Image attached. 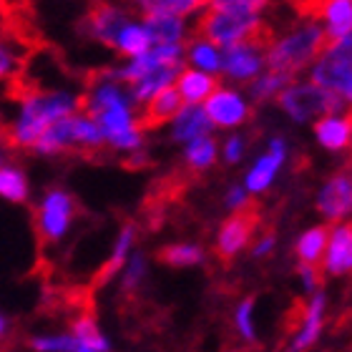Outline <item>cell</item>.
<instances>
[{
  "label": "cell",
  "instance_id": "6da1fadb",
  "mask_svg": "<svg viewBox=\"0 0 352 352\" xmlns=\"http://www.w3.org/2000/svg\"><path fill=\"white\" fill-rule=\"evenodd\" d=\"M81 111L96 121L109 148L126 156L144 151L146 129L141 124V109L113 68L88 78L86 91L81 94Z\"/></svg>",
  "mask_w": 352,
  "mask_h": 352
},
{
  "label": "cell",
  "instance_id": "7a4b0ae2",
  "mask_svg": "<svg viewBox=\"0 0 352 352\" xmlns=\"http://www.w3.org/2000/svg\"><path fill=\"white\" fill-rule=\"evenodd\" d=\"M18 101L21 109L8 129V144L30 151L53 124L81 111V94L66 88H23Z\"/></svg>",
  "mask_w": 352,
  "mask_h": 352
},
{
  "label": "cell",
  "instance_id": "3957f363",
  "mask_svg": "<svg viewBox=\"0 0 352 352\" xmlns=\"http://www.w3.org/2000/svg\"><path fill=\"white\" fill-rule=\"evenodd\" d=\"M270 0H209L197 15L194 33L209 38L219 48H232L244 41L267 38L264 13Z\"/></svg>",
  "mask_w": 352,
  "mask_h": 352
},
{
  "label": "cell",
  "instance_id": "277c9868",
  "mask_svg": "<svg viewBox=\"0 0 352 352\" xmlns=\"http://www.w3.org/2000/svg\"><path fill=\"white\" fill-rule=\"evenodd\" d=\"M327 48L320 23L312 15H302L300 21L289 25L277 36H267V68L297 78L309 71Z\"/></svg>",
  "mask_w": 352,
  "mask_h": 352
},
{
  "label": "cell",
  "instance_id": "5b68a950",
  "mask_svg": "<svg viewBox=\"0 0 352 352\" xmlns=\"http://www.w3.org/2000/svg\"><path fill=\"white\" fill-rule=\"evenodd\" d=\"M277 106L292 118L294 124H315L332 111H342L322 88L309 81L307 76L292 78L287 83V88L277 98Z\"/></svg>",
  "mask_w": 352,
  "mask_h": 352
},
{
  "label": "cell",
  "instance_id": "8992f818",
  "mask_svg": "<svg viewBox=\"0 0 352 352\" xmlns=\"http://www.w3.org/2000/svg\"><path fill=\"white\" fill-rule=\"evenodd\" d=\"M76 199L66 189H48L36 209V229L43 244H58L76 219Z\"/></svg>",
  "mask_w": 352,
  "mask_h": 352
},
{
  "label": "cell",
  "instance_id": "52a82bcc",
  "mask_svg": "<svg viewBox=\"0 0 352 352\" xmlns=\"http://www.w3.org/2000/svg\"><path fill=\"white\" fill-rule=\"evenodd\" d=\"M307 78L320 86L342 111L352 113V63L332 56L327 48L307 71Z\"/></svg>",
  "mask_w": 352,
  "mask_h": 352
},
{
  "label": "cell",
  "instance_id": "ba28073f",
  "mask_svg": "<svg viewBox=\"0 0 352 352\" xmlns=\"http://www.w3.org/2000/svg\"><path fill=\"white\" fill-rule=\"evenodd\" d=\"M206 118L214 129H224V131H234L244 126L252 116V101L247 91L236 86H217L209 98L201 103Z\"/></svg>",
  "mask_w": 352,
  "mask_h": 352
},
{
  "label": "cell",
  "instance_id": "9c48e42d",
  "mask_svg": "<svg viewBox=\"0 0 352 352\" xmlns=\"http://www.w3.org/2000/svg\"><path fill=\"white\" fill-rule=\"evenodd\" d=\"M262 71H267V38L244 41L232 48H224V66L221 76L234 83L250 86Z\"/></svg>",
  "mask_w": 352,
  "mask_h": 352
},
{
  "label": "cell",
  "instance_id": "30bf717a",
  "mask_svg": "<svg viewBox=\"0 0 352 352\" xmlns=\"http://www.w3.org/2000/svg\"><path fill=\"white\" fill-rule=\"evenodd\" d=\"M133 15V10L124 3H111V0H96L91 10L83 18V30L88 38L98 41L106 48H113L118 30Z\"/></svg>",
  "mask_w": 352,
  "mask_h": 352
},
{
  "label": "cell",
  "instance_id": "8fae6325",
  "mask_svg": "<svg viewBox=\"0 0 352 352\" xmlns=\"http://www.w3.org/2000/svg\"><path fill=\"white\" fill-rule=\"evenodd\" d=\"M287 156H289V146L282 136H274V139L267 144L264 154H259L254 162H252L250 171L244 176V189L250 197H257V194H264L270 189L277 174L282 171V166L287 164Z\"/></svg>",
  "mask_w": 352,
  "mask_h": 352
},
{
  "label": "cell",
  "instance_id": "7c38bea8",
  "mask_svg": "<svg viewBox=\"0 0 352 352\" xmlns=\"http://www.w3.org/2000/svg\"><path fill=\"white\" fill-rule=\"evenodd\" d=\"M317 212L332 224L352 217V171H338L317 191Z\"/></svg>",
  "mask_w": 352,
  "mask_h": 352
},
{
  "label": "cell",
  "instance_id": "4fadbf2b",
  "mask_svg": "<svg viewBox=\"0 0 352 352\" xmlns=\"http://www.w3.org/2000/svg\"><path fill=\"white\" fill-rule=\"evenodd\" d=\"M257 221L259 217L254 212V206L242 209V212H232V217L221 224L219 234H217V254H219L221 262H232L252 242Z\"/></svg>",
  "mask_w": 352,
  "mask_h": 352
},
{
  "label": "cell",
  "instance_id": "5bb4252c",
  "mask_svg": "<svg viewBox=\"0 0 352 352\" xmlns=\"http://www.w3.org/2000/svg\"><path fill=\"white\" fill-rule=\"evenodd\" d=\"M309 15L320 23L327 45L352 36V0H322Z\"/></svg>",
  "mask_w": 352,
  "mask_h": 352
},
{
  "label": "cell",
  "instance_id": "9a60e30c",
  "mask_svg": "<svg viewBox=\"0 0 352 352\" xmlns=\"http://www.w3.org/2000/svg\"><path fill=\"white\" fill-rule=\"evenodd\" d=\"M324 305H327V300H324L322 292H315L307 305H300V315H297V324H294V338L292 345H289L292 352H307L317 342L324 322Z\"/></svg>",
  "mask_w": 352,
  "mask_h": 352
},
{
  "label": "cell",
  "instance_id": "2e32d148",
  "mask_svg": "<svg viewBox=\"0 0 352 352\" xmlns=\"http://www.w3.org/2000/svg\"><path fill=\"white\" fill-rule=\"evenodd\" d=\"M322 267L332 277L352 274V224L350 221L332 224L330 234H327V250H324Z\"/></svg>",
  "mask_w": 352,
  "mask_h": 352
},
{
  "label": "cell",
  "instance_id": "e0dca14e",
  "mask_svg": "<svg viewBox=\"0 0 352 352\" xmlns=\"http://www.w3.org/2000/svg\"><path fill=\"white\" fill-rule=\"evenodd\" d=\"M317 144L324 151H345L350 148L352 141V113L350 111H332L327 116H322L320 121L312 124Z\"/></svg>",
  "mask_w": 352,
  "mask_h": 352
},
{
  "label": "cell",
  "instance_id": "ac0fdd59",
  "mask_svg": "<svg viewBox=\"0 0 352 352\" xmlns=\"http://www.w3.org/2000/svg\"><path fill=\"white\" fill-rule=\"evenodd\" d=\"M141 21L146 25L154 45H186V41L194 36L191 18L164 13V15H144Z\"/></svg>",
  "mask_w": 352,
  "mask_h": 352
},
{
  "label": "cell",
  "instance_id": "d6986e66",
  "mask_svg": "<svg viewBox=\"0 0 352 352\" xmlns=\"http://www.w3.org/2000/svg\"><path fill=\"white\" fill-rule=\"evenodd\" d=\"M184 66L197 68L201 74H209L219 78L221 66H224V48L212 43L209 38L194 33V36L186 41V45H184Z\"/></svg>",
  "mask_w": 352,
  "mask_h": 352
},
{
  "label": "cell",
  "instance_id": "ffe728a7",
  "mask_svg": "<svg viewBox=\"0 0 352 352\" xmlns=\"http://www.w3.org/2000/svg\"><path fill=\"white\" fill-rule=\"evenodd\" d=\"M214 126L209 124L204 109L201 106H186L184 103L179 113L169 121V136L176 144H189V141H197L201 136H212Z\"/></svg>",
  "mask_w": 352,
  "mask_h": 352
},
{
  "label": "cell",
  "instance_id": "44dd1931",
  "mask_svg": "<svg viewBox=\"0 0 352 352\" xmlns=\"http://www.w3.org/2000/svg\"><path fill=\"white\" fill-rule=\"evenodd\" d=\"M219 86V78L217 76H209V74H201L197 68H189L184 66L176 76V94L182 98L186 106H201V103L209 98V96L217 91Z\"/></svg>",
  "mask_w": 352,
  "mask_h": 352
},
{
  "label": "cell",
  "instance_id": "7402d4cb",
  "mask_svg": "<svg viewBox=\"0 0 352 352\" xmlns=\"http://www.w3.org/2000/svg\"><path fill=\"white\" fill-rule=\"evenodd\" d=\"M151 36H148L146 25H144V21H141V15L133 13L129 21L124 23V28L118 30L116 41H113V48L111 51L116 53V56H121L124 60H131L136 58V56H144V53L151 48Z\"/></svg>",
  "mask_w": 352,
  "mask_h": 352
},
{
  "label": "cell",
  "instance_id": "603a6c76",
  "mask_svg": "<svg viewBox=\"0 0 352 352\" xmlns=\"http://www.w3.org/2000/svg\"><path fill=\"white\" fill-rule=\"evenodd\" d=\"M184 101L179 98L176 88H166L159 96H154L146 106H141V124L144 129H156V126H169L171 118L179 113Z\"/></svg>",
  "mask_w": 352,
  "mask_h": 352
},
{
  "label": "cell",
  "instance_id": "cb8c5ba5",
  "mask_svg": "<svg viewBox=\"0 0 352 352\" xmlns=\"http://www.w3.org/2000/svg\"><path fill=\"white\" fill-rule=\"evenodd\" d=\"M179 71H182V68H159V71H151V74L141 76L139 81H133L131 86H129V91H131V98L136 101V106H139V109L146 106L154 96H159L162 91L174 86Z\"/></svg>",
  "mask_w": 352,
  "mask_h": 352
},
{
  "label": "cell",
  "instance_id": "d4e9b609",
  "mask_svg": "<svg viewBox=\"0 0 352 352\" xmlns=\"http://www.w3.org/2000/svg\"><path fill=\"white\" fill-rule=\"evenodd\" d=\"M124 6H129L136 15H182V18H191L199 15L201 6L197 0H124Z\"/></svg>",
  "mask_w": 352,
  "mask_h": 352
},
{
  "label": "cell",
  "instance_id": "484cf974",
  "mask_svg": "<svg viewBox=\"0 0 352 352\" xmlns=\"http://www.w3.org/2000/svg\"><path fill=\"white\" fill-rule=\"evenodd\" d=\"M71 338L78 342V352H109L111 345L109 340L103 338L101 327L96 324V320L88 312L78 315L71 322Z\"/></svg>",
  "mask_w": 352,
  "mask_h": 352
},
{
  "label": "cell",
  "instance_id": "4316f807",
  "mask_svg": "<svg viewBox=\"0 0 352 352\" xmlns=\"http://www.w3.org/2000/svg\"><path fill=\"white\" fill-rule=\"evenodd\" d=\"M133 242H136V227H133V224H126V227L118 232L116 244H113V252H111L109 262L103 264L101 274H98V285L109 282L118 270H124L126 259H129V254H131V250H133Z\"/></svg>",
  "mask_w": 352,
  "mask_h": 352
},
{
  "label": "cell",
  "instance_id": "83f0119b",
  "mask_svg": "<svg viewBox=\"0 0 352 352\" xmlns=\"http://www.w3.org/2000/svg\"><path fill=\"white\" fill-rule=\"evenodd\" d=\"M327 234H330L327 227H312L297 239L300 264H309V267H320L322 264L324 250H327Z\"/></svg>",
  "mask_w": 352,
  "mask_h": 352
},
{
  "label": "cell",
  "instance_id": "f1b7e54d",
  "mask_svg": "<svg viewBox=\"0 0 352 352\" xmlns=\"http://www.w3.org/2000/svg\"><path fill=\"white\" fill-rule=\"evenodd\" d=\"M292 81L289 76L279 74V71H272V68H267V71H262V74L254 78V81L247 86V96H250V101H277L279 94L287 88V83Z\"/></svg>",
  "mask_w": 352,
  "mask_h": 352
},
{
  "label": "cell",
  "instance_id": "f546056e",
  "mask_svg": "<svg viewBox=\"0 0 352 352\" xmlns=\"http://www.w3.org/2000/svg\"><path fill=\"white\" fill-rule=\"evenodd\" d=\"M217 156H219V146L214 136H201L197 141H189L184 146V162L191 171H206L217 164Z\"/></svg>",
  "mask_w": 352,
  "mask_h": 352
},
{
  "label": "cell",
  "instance_id": "4dcf8cb0",
  "mask_svg": "<svg viewBox=\"0 0 352 352\" xmlns=\"http://www.w3.org/2000/svg\"><path fill=\"white\" fill-rule=\"evenodd\" d=\"M28 176L23 174L18 166H0V199L13 201V204H23L28 199Z\"/></svg>",
  "mask_w": 352,
  "mask_h": 352
},
{
  "label": "cell",
  "instance_id": "1f68e13d",
  "mask_svg": "<svg viewBox=\"0 0 352 352\" xmlns=\"http://www.w3.org/2000/svg\"><path fill=\"white\" fill-rule=\"evenodd\" d=\"M159 259H162L164 264H169V267H191V264L204 262V250H201L199 244L179 242V244L164 247Z\"/></svg>",
  "mask_w": 352,
  "mask_h": 352
},
{
  "label": "cell",
  "instance_id": "d6a6232c",
  "mask_svg": "<svg viewBox=\"0 0 352 352\" xmlns=\"http://www.w3.org/2000/svg\"><path fill=\"white\" fill-rule=\"evenodd\" d=\"M23 68L21 53L15 51L10 38H0V81H15Z\"/></svg>",
  "mask_w": 352,
  "mask_h": 352
},
{
  "label": "cell",
  "instance_id": "836d02e7",
  "mask_svg": "<svg viewBox=\"0 0 352 352\" xmlns=\"http://www.w3.org/2000/svg\"><path fill=\"white\" fill-rule=\"evenodd\" d=\"M144 277H146V257H144L141 252H136V254L126 262L124 282H121L124 292H136V289H139V285L144 282Z\"/></svg>",
  "mask_w": 352,
  "mask_h": 352
},
{
  "label": "cell",
  "instance_id": "e575fe53",
  "mask_svg": "<svg viewBox=\"0 0 352 352\" xmlns=\"http://www.w3.org/2000/svg\"><path fill=\"white\" fill-rule=\"evenodd\" d=\"M252 307H254V300L247 297V300H242L239 305H236V312H234V327L247 342H254V340H257L254 322H252V312H254Z\"/></svg>",
  "mask_w": 352,
  "mask_h": 352
},
{
  "label": "cell",
  "instance_id": "d590c367",
  "mask_svg": "<svg viewBox=\"0 0 352 352\" xmlns=\"http://www.w3.org/2000/svg\"><path fill=\"white\" fill-rule=\"evenodd\" d=\"M219 154L227 164H239L247 154V139L242 133H229L224 144L219 146Z\"/></svg>",
  "mask_w": 352,
  "mask_h": 352
},
{
  "label": "cell",
  "instance_id": "8d00e7d4",
  "mask_svg": "<svg viewBox=\"0 0 352 352\" xmlns=\"http://www.w3.org/2000/svg\"><path fill=\"white\" fill-rule=\"evenodd\" d=\"M224 204L232 209V212H242V209H250L252 201H250V194L244 186H229L227 194H224Z\"/></svg>",
  "mask_w": 352,
  "mask_h": 352
},
{
  "label": "cell",
  "instance_id": "74e56055",
  "mask_svg": "<svg viewBox=\"0 0 352 352\" xmlns=\"http://www.w3.org/2000/svg\"><path fill=\"white\" fill-rule=\"evenodd\" d=\"M300 277H302V285L307 287L309 292H317V289H320V282H322L320 267H309V264H300Z\"/></svg>",
  "mask_w": 352,
  "mask_h": 352
},
{
  "label": "cell",
  "instance_id": "f35d334b",
  "mask_svg": "<svg viewBox=\"0 0 352 352\" xmlns=\"http://www.w3.org/2000/svg\"><path fill=\"white\" fill-rule=\"evenodd\" d=\"M327 51L332 56H338V58H345L352 63V36H347L345 41H340V43H330L327 45Z\"/></svg>",
  "mask_w": 352,
  "mask_h": 352
},
{
  "label": "cell",
  "instance_id": "ab89813d",
  "mask_svg": "<svg viewBox=\"0 0 352 352\" xmlns=\"http://www.w3.org/2000/svg\"><path fill=\"white\" fill-rule=\"evenodd\" d=\"M274 247V234H264L257 244H254V257H267Z\"/></svg>",
  "mask_w": 352,
  "mask_h": 352
},
{
  "label": "cell",
  "instance_id": "60d3db41",
  "mask_svg": "<svg viewBox=\"0 0 352 352\" xmlns=\"http://www.w3.org/2000/svg\"><path fill=\"white\" fill-rule=\"evenodd\" d=\"M8 21H10V13H8V0H0V38H10L8 36Z\"/></svg>",
  "mask_w": 352,
  "mask_h": 352
},
{
  "label": "cell",
  "instance_id": "b9f144b4",
  "mask_svg": "<svg viewBox=\"0 0 352 352\" xmlns=\"http://www.w3.org/2000/svg\"><path fill=\"white\" fill-rule=\"evenodd\" d=\"M292 3H294L297 8H300L302 15H309L312 10H315L317 3H322V0H292Z\"/></svg>",
  "mask_w": 352,
  "mask_h": 352
},
{
  "label": "cell",
  "instance_id": "7bdbcfd3",
  "mask_svg": "<svg viewBox=\"0 0 352 352\" xmlns=\"http://www.w3.org/2000/svg\"><path fill=\"white\" fill-rule=\"evenodd\" d=\"M6 335H8V320L3 315H0V340L6 338Z\"/></svg>",
  "mask_w": 352,
  "mask_h": 352
},
{
  "label": "cell",
  "instance_id": "ee69618b",
  "mask_svg": "<svg viewBox=\"0 0 352 352\" xmlns=\"http://www.w3.org/2000/svg\"><path fill=\"white\" fill-rule=\"evenodd\" d=\"M0 166H6V156H3V151H0Z\"/></svg>",
  "mask_w": 352,
  "mask_h": 352
},
{
  "label": "cell",
  "instance_id": "f6af8a7d",
  "mask_svg": "<svg viewBox=\"0 0 352 352\" xmlns=\"http://www.w3.org/2000/svg\"><path fill=\"white\" fill-rule=\"evenodd\" d=\"M197 3H199V6H206V3H209V0H197Z\"/></svg>",
  "mask_w": 352,
  "mask_h": 352
},
{
  "label": "cell",
  "instance_id": "bcb514c9",
  "mask_svg": "<svg viewBox=\"0 0 352 352\" xmlns=\"http://www.w3.org/2000/svg\"><path fill=\"white\" fill-rule=\"evenodd\" d=\"M350 159H352V141H350Z\"/></svg>",
  "mask_w": 352,
  "mask_h": 352
}]
</instances>
